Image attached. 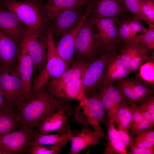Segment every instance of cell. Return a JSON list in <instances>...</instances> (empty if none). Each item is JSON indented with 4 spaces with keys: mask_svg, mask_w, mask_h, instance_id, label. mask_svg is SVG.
<instances>
[{
    "mask_svg": "<svg viewBox=\"0 0 154 154\" xmlns=\"http://www.w3.org/2000/svg\"><path fill=\"white\" fill-rule=\"evenodd\" d=\"M122 0H95L88 17L93 18H119L125 12Z\"/></svg>",
    "mask_w": 154,
    "mask_h": 154,
    "instance_id": "18",
    "label": "cell"
},
{
    "mask_svg": "<svg viewBox=\"0 0 154 154\" xmlns=\"http://www.w3.org/2000/svg\"><path fill=\"white\" fill-rule=\"evenodd\" d=\"M98 89L97 92L106 112L108 119L115 122L119 106L125 100L122 93L113 84H102Z\"/></svg>",
    "mask_w": 154,
    "mask_h": 154,
    "instance_id": "16",
    "label": "cell"
},
{
    "mask_svg": "<svg viewBox=\"0 0 154 154\" xmlns=\"http://www.w3.org/2000/svg\"><path fill=\"white\" fill-rule=\"evenodd\" d=\"M90 0H47L41 8L44 18L48 22L65 11L92 3Z\"/></svg>",
    "mask_w": 154,
    "mask_h": 154,
    "instance_id": "19",
    "label": "cell"
},
{
    "mask_svg": "<svg viewBox=\"0 0 154 154\" xmlns=\"http://www.w3.org/2000/svg\"><path fill=\"white\" fill-rule=\"evenodd\" d=\"M6 106L3 90L0 85V110L5 108Z\"/></svg>",
    "mask_w": 154,
    "mask_h": 154,
    "instance_id": "44",
    "label": "cell"
},
{
    "mask_svg": "<svg viewBox=\"0 0 154 154\" xmlns=\"http://www.w3.org/2000/svg\"><path fill=\"white\" fill-rule=\"evenodd\" d=\"M82 77L54 89L50 88L63 107L68 106L65 103L69 100H76L80 103L86 99L84 94Z\"/></svg>",
    "mask_w": 154,
    "mask_h": 154,
    "instance_id": "17",
    "label": "cell"
},
{
    "mask_svg": "<svg viewBox=\"0 0 154 154\" xmlns=\"http://www.w3.org/2000/svg\"><path fill=\"white\" fill-rule=\"evenodd\" d=\"M73 136L67 123L58 130L57 134H38L31 141L30 145L35 144L53 145L66 141H70Z\"/></svg>",
    "mask_w": 154,
    "mask_h": 154,
    "instance_id": "26",
    "label": "cell"
},
{
    "mask_svg": "<svg viewBox=\"0 0 154 154\" xmlns=\"http://www.w3.org/2000/svg\"><path fill=\"white\" fill-rule=\"evenodd\" d=\"M38 133L35 129L23 125L17 131L0 137V150L7 154L26 153L31 141Z\"/></svg>",
    "mask_w": 154,
    "mask_h": 154,
    "instance_id": "7",
    "label": "cell"
},
{
    "mask_svg": "<svg viewBox=\"0 0 154 154\" xmlns=\"http://www.w3.org/2000/svg\"><path fill=\"white\" fill-rule=\"evenodd\" d=\"M114 52H103L89 62L82 77L84 94L86 98L96 90L101 81L106 64L110 57Z\"/></svg>",
    "mask_w": 154,
    "mask_h": 154,
    "instance_id": "12",
    "label": "cell"
},
{
    "mask_svg": "<svg viewBox=\"0 0 154 154\" xmlns=\"http://www.w3.org/2000/svg\"><path fill=\"white\" fill-rule=\"evenodd\" d=\"M118 35L121 44L123 45L132 40L129 24V18L121 19L118 18L117 21Z\"/></svg>",
    "mask_w": 154,
    "mask_h": 154,
    "instance_id": "34",
    "label": "cell"
},
{
    "mask_svg": "<svg viewBox=\"0 0 154 154\" xmlns=\"http://www.w3.org/2000/svg\"><path fill=\"white\" fill-rule=\"evenodd\" d=\"M139 78L153 89L154 83V60L146 62L139 67Z\"/></svg>",
    "mask_w": 154,
    "mask_h": 154,
    "instance_id": "33",
    "label": "cell"
},
{
    "mask_svg": "<svg viewBox=\"0 0 154 154\" xmlns=\"http://www.w3.org/2000/svg\"><path fill=\"white\" fill-rule=\"evenodd\" d=\"M141 11L148 25L154 23V1L142 0Z\"/></svg>",
    "mask_w": 154,
    "mask_h": 154,
    "instance_id": "38",
    "label": "cell"
},
{
    "mask_svg": "<svg viewBox=\"0 0 154 154\" xmlns=\"http://www.w3.org/2000/svg\"><path fill=\"white\" fill-rule=\"evenodd\" d=\"M141 21L135 17L129 18L131 36L132 40L136 37L138 33H141L145 28Z\"/></svg>",
    "mask_w": 154,
    "mask_h": 154,
    "instance_id": "40",
    "label": "cell"
},
{
    "mask_svg": "<svg viewBox=\"0 0 154 154\" xmlns=\"http://www.w3.org/2000/svg\"><path fill=\"white\" fill-rule=\"evenodd\" d=\"M61 107H63L47 83L17 109L18 126L26 125L31 129L38 128L49 115L58 111Z\"/></svg>",
    "mask_w": 154,
    "mask_h": 154,
    "instance_id": "1",
    "label": "cell"
},
{
    "mask_svg": "<svg viewBox=\"0 0 154 154\" xmlns=\"http://www.w3.org/2000/svg\"><path fill=\"white\" fill-rule=\"evenodd\" d=\"M0 85L6 105L17 110L24 102L23 83L17 68L0 72Z\"/></svg>",
    "mask_w": 154,
    "mask_h": 154,
    "instance_id": "6",
    "label": "cell"
},
{
    "mask_svg": "<svg viewBox=\"0 0 154 154\" xmlns=\"http://www.w3.org/2000/svg\"><path fill=\"white\" fill-rule=\"evenodd\" d=\"M154 146L149 148H139L132 147H130L127 154H153Z\"/></svg>",
    "mask_w": 154,
    "mask_h": 154,
    "instance_id": "42",
    "label": "cell"
},
{
    "mask_svg": "<svg viewBox=\"0 0 154 154\" xmlns=\"http://www.w3.org/2000/svg\"><path fill=\"white\" fill-rule=\"evenodd\" d=\"M90 0L91 1V2H93L95 1V0Z\"/></svg>",
    "mask_w": 154,
    "mask_h": 154,
    "instance_id": "48",
    "label": "cell"
},
{
    "mask_svg": "<svg viewBox=\"0 0 154 154\" xmlns=\"http://www.w3.org/2000/svg\"><path fill=\"white\" fill-rule=\"evenodd\" d=\"M100 138L99 134L94 130H92L86 125L83 126L81 131L72 137L68 154H78L86 148L101 145L102 143Z\"/></svg>",
    "mask_w": 154,
    "mask_h": 154,
    "instance_id": "21",
    "label": "cell"
},
{
    "mask_svg": "<svg viewBox=\"0 0 154 154\" xmlns=\"http://www.w3.org/2000/svg\"><path fill=\"white\" fill-rule=\"evenodd\" d=\"M17 114V110L6 105L0 110V137L14 131L18 127Z\"/></svg>",
    "mask_w": 154,
    "mask_h": 154,
    "instance_id": "28",
    "label": "cell"
},
{
    "mask_svg": "<svg viewBox=\"0 0 154 154\" xmlns=\"http://www.w3.org/2000/svg\"><path fill=\"white\" fill-rule=\"evenodd\" d=\"M0 5H1V4H0Z\"/></svg>",
    "mask_w": 154,
    "mask_h": 154,
    "instance_id": "51",
    "label": "cell"
},
{
    "mask_svg": "<svg viewBox=\"0 0 154 154\" xmlns=\"http://www.w3.org/2000/svg\"><path fill=\"white\" fill-rule=\"evenodd\" d=\"M70 110L68 106L61 107L58 111L49 115L38 128L39 133L46 134L60 129L67 123Z\"/></svg>",
    "mask_w": 154,
    "mask_h": 154,
    "instance_id": "24",
    "label": "cell"
},
{
    "mask_svg": "<svg viewBox=\"0 0 154 154\" xmlns=\"http://www.w3.org/2000/svg\"><path fill=\"white\" fill-rule=\"evenodd\" d=\"M7 0H0V2L6 1ZM22 0V1H28L32 2L34 3H35L37 4L42 7L44 4L45 2L42 1V0Z\"/></svg>",
    "mask_w": 154,
    "mask_h": 154,
    "instance_id": "45",
    "label": "cell"
},
{
    "mask_svg": "<svg viewBox=\"0 0 154 154\" xmlns=\"http://www.w3.org/2000/svg\"><path fill=\"white\" fill-rule=\"evenodd\" d=\"M0 30L5 35L21 45L27 28L13 12L0 5Z\"/></svg>",
    "mask_w": 154,
    "mask_h": 154,
    "instance_id": "13",
    "label": "cell"
},
{
    "mask_svg": "<svg viewBox=\"0 0 154 154\" xmlns=\"http://www.w3.org/2000/svg\"><path fill=\"white\" fill-rule=\"evenodd\" d=\"M131 147L149 148L154 146V129L149 128L136 134L132 138Z\"/></svg>",
    "mask_w": 154,
    "mask_h": 154,
    "instance_id": "31",
    "label": "cell"
},
{
    "mask_svg": "<svg viewBox=\"0 0 154 154\" xmlns=\"http://www.w3.org/2000/svg\"><path fill=\"white\" fill-rule=\"evenodd\" d=\"M91 113L99 123L106 124L108 118L101 99L95 90L86 98Z\"/></svg>",
    "mask_w": 154,
    "mask_h": 154,
    "instance_id": "30",
    "label": "cell"
},
{
    "mask_svg": "<svg viewBox=\"0 0 154 154\" xmlns=\"http://www.w3.org/2000/svg\"><path fill=\"white\" fill-rule=\"evenodd\" d=\"M18 60L17 68L23 83L24 103L32 96L31 80L33 74V66L27 48L23 43L19 50Z\"/></svg>",
    "mask_w": 154,
    "mask_h": 154,
    "instance_id": "15",
    "label": "cell"
},
{
    "mask_svg": "<svg viewBox=\"0 0 154 154\" xmlns=\"http://www.w3.org/2000/svg\"><path fill=\"white\" fill-rule=\"evenodd\" d=\"M142 0H122L123 5L126 10L132 13L137 19L146 23V20L141 11Z\"/></svg>",
    "mask_w": 154,
    "mask_h": 154,
    "instance_id": "35",
    "label": "cell"
},
{
    "mask_svg": "<svg viewBox=\"0 0 154 154\" xmlns=\"http://www.w3.org/2000/svg\"><path fill=\"white\" fill-rule=\"evenodd\" d=\"M20 46L3 33L0 36V58L9 70L17 68Z\"/></svg>",
    "mask_w": 154,
    "mask_h": 154,
    "instance_id": "22",
    "label": "cell"
},
{
    "mask_svg": "<svg viewBox=\"0 0 154 154\" xmlns=\"http://www.w3.org/2000/svg\"><path fill=\"white\" fill-rule=\"evenodd\" d=\"M129 105L133 113V120L130 131L136 127L140 123L143 119V115L141 109L137 105L131 104H129Z\"/></svg>",
    "mask_w": 154,
    "mask_h": 154,
    "instance_id": "41",
    "label": "cell"
},
{
    "mask_svg": "<svg viewBox=\"0 0 154 154\" xmlns=\"http://www.w3.org/2000/svg\"><path fill=\"white\" fill-rule=\"evenodd\" d=\"M140 109L142 113L143 119L136 127L130 131L132 138L137 133L149 128H153L154 125L150 114L146 111Z\"/></svg>",
    "mask_w": 154,
    "mask_h": 154,
    "instance_id": "37",
    "label": "cell"
},
{
    "mask_svg": "<svg viewBox=\"0 0 154 154\" xmlns=\"http://www.w3.org/2000/svg\"><path fill=\"white\" fill-rule=\"evenodd\" d=\"M69 141L61 142L53 145L35 144L30 145L27 153L31 154H57L60 152Z\"/></svg>",
    "mask_w": 154,
    "mask_h": 154,
    "instance_id": "32",
    "label": "cell"
},
{
    "mask_svg": "<svg viewBox=\"0 0 154 154\" xmlns=\"http://www.w3.org/2000/svg\"><path fill=\"white\" fill-rule=\"evenodd\" d=\"M0 154H7V153L6 152L0 150Z\"/></svg>",
    "mask_w": 154,
    "mask_h": 154,
    "instance_id": "47",
    "label": "cell"
},
{
    "mask_svg": "<svg viewBox=\"0 0 154 154\" xmlns=\"http://www.w3.org/2000/svg\"><path fill=\"white\" fill-rule=\"evenodd\" d=\"M118 134L125 147H131L132 144V138L130 135L124 131L118 130Z\"/></svg>",
    "mask_w": 154,
    "mask_h": 154,
    "instance_id": "43",
    "label": "cell"
},
{
    "mask_svg": "<svg viewBox=\"0 0 154 154\" xmlns=\"http://www.w3.org/2000/svg\"><path fill=\"white\" fill-rule=\"evenodd\" d=\"M115 86L122 93L129 104L137 105L146 97L153 95L154 90L139 78L127 77L115 82Z\"/></svg>",
    "mask_w": 154,
    "mask_h": 154,
    "instance_id": "11",
    "label": "cell"
},
{
    "mask_svg": "<svg viewBox=\"0 0 154 154\" xmlns=\"http://www.w3.org/2000/svg\"><path fill=\"white\" fill-rule=\"evenodd\" d=\"M25 45L32 60L33 74H37L44 68L46 60V32L34 33L27 31L23 42Z\"/></svg>",
    "mask_w": 154,
    "mask_h": 154,
    "instance_id": "9",
    "label": "cell"
},
{
    "mask_svg": "<svg viewBox=\"0 0 154 154\" xmlns=\"http://www.w3.org/2000/svg\"><path fill=\"white\" fill-rule=\"evenodd\" d=\"M0 4L13 12L25 25L27 31L35 33H46L48 23L43 17L42 7L35 3L28 1L7 0Z\"/></svg>",
    "mask_w": 154,
    "mask_h": 154,
    "instance_id": "2",
    "label": "cell"
},
{
    "mask_svg": "<svg viewBox=\"0 0 154 154\" xmlns=\"http://www.w3.org/2000/svg\"><path fill=\"white\" fill-rule=\"evenodd\" d=\"M119 18L87 19L95 30L101 52H116L121 44L118 32L117 21Z\"/></svg>",
    "mask_w": 154,
    "mask_h": 154,
    "instance_id": "4",
    "label": "cell"
},
{
    "mask_svg": "<svg viewBox=\"0 0 154 154\" xmlns=\"http://www.w3.org/2000/svg\"><path fill=\"white\" fill-rule=\"evenodd\" d=\"M140 109L147 111L151 115L154 123V96H149L142 100L137 105Z\"/></svg>",
    "mask_w": 154,
    "mask_h": 154,
    "instance_id": "39",
    "label": "cell"
},
{
    "mask_svg": "<svg viewBox=\"0 0 154 154\" xmlns=\"http://www.w3.org/2000/svg\"><path fill=\"white\" fill-rule=\"evenodd\" d=\"M149 25V29L145 27L141 33L139 43L151 51L154 50V24Z\"/></svg>",
    "mask_w": 154,
    "mask_h": 154,
    "instance_id": "36",
    "label": "cell"
},
{
    "mask_svg": "<svg viewBox=\"0 0 154 154\" xmlns=\"http://www.w3.org/2000/svg\"><path fill=\"white\" fill-rule=\"evenodd\" d=\"M102 52L96 33L87 17L76 37L74 56L77 60L89 62Z\"/></svg>",
    "mask_w": 154,
    "mask_h": 154,
    "instance_id": "5",
    "label": "cell"
},
{
    "mask_svg": "<svg viewBox=\"0 0 154 154\" xmlns=\"http://www.w3.org/2000/svg\"><path fill=\"white\" fill-rule=\"evenodd\" d=\"M76 118L79 123L85 125H92L94 130L97 132L100 138L106 141V137L105 133L102 131L98 120L92 114L90 110L86 100L79 103L76 109Z\"/></svg>",
    "mask_w": 154,
    "mask_h": 154,
    "instance_id": "27",
    "label": "cell"
},
{
    "mask_svg": "<svg viewBox=\"0 0 154 154\" xmlns=\"http://www.w3.org/2000/svg\"><path fill=\"white\" fill-rule=\"evenodd\" d=\"M108 137L107 142L104 144V154H127L120 138L118 130L116 127L114 121L108 119L107 124Z\"/></svg>",
    "mask_w": 154,
    "mask_h": 154,
    "instance_id": "25",
    "label": "cell"
},
{
    "mask_svg": "<svg viewBox=\"0 0 154 154\" xmlns=\"http://www.w3.org/2000/svg\"><path fill=\"white\" fill-rule=\"evenodd\" d=\"M84 6L64 11L48 22V27L52 32L53 38L59 39L63 35L77 26L85 13L83 9Z\"/></svg>",
    "mask_w": 154,
    "mask_h": 154,
    "instance_id": "10",
    "label": "cell"
},
{
    "mask_svg": "<svg viewBox=\"0 0 154 154\" xmlns=\"http://www.w3.org/2000/svg\"><path fill=\"white\" fill-rule=\"evenodd\" d=\"M42 0V1H44V2H45V0Z\"/></svg>",
    "mask_w": 154,
    "mask_h": 154,
    "instance_id": "49",
    "label": "cell"
},
{
    "mask_svg": "<svg viewBox=\"0 0 154 154\" xmlns=\"http://www.w3.org/2000/svg\"><path fill=\"white\" fill-rule=\"evenodd\" d=\"M132 72L125 66L119 54H117L116 52L113 53L110 57L101 81L103 84H113L117 80L127 77Z\"/></svg>",
    "mask_w": 154,
    "mask_h": 154,
    "instance_id": "20",
    "label": "cell"
},
{
    "mask_svg": "<svg viewBox=\"0 0 154 154\" xmlns=\"http://www.w3.org/2000/svg\"><path fill=\"white\" fill-rule=\"evenodd\" d=\"M7 68L0 58V72Z\"/></svg>",
    "mask_w": 154,
    "mask_h": 154,
    "instance_id": "46",
    "label": "cell"
},
{
    "mask_svg": "<svg viewBox=\"0 0 154 154\" xmlns=\"http://www.w3.org/2000/svg\"><path fill=\"white\" fill-rule=\"evenodd\" d=\"M93 7L92 5L91 4L87 5L85 13L77 26L63 35L56 43H54L56 50L59 55L69 65L74 56L76 37Z\"/></svg>",
    "mask_w": 154,
    "mask_h": 154,
    "instance_id": "14",
    "label": "cell"
},
{
    "mask_svg": "<svg viewBox=\"0 0 154 154\" xmlns=\"http://www.w3.org/2000/svg\"><path fill=\"white\" fill-rule=\"evenodd\" d=\"M77 60L70 68L65 71L59 78L51 80L48 82V83L51 89L73 82L83 77L89 62Z\"/></svg>",
    "mask_w": 154,
    "mask_h": 154,
    "instance_id": "23",
    "label": "cell"
},
{
    "mask_svg": "<svg viewBox=\"0 0 154 154\" xmlns=\"http://www.w3.org/2000/svg\"><path fill=\"white\" fill-rule=\"evenodd\" d=\"M47 52L45 67L36 74L32 85V95L44 87L50 80L59 78L69 68L70 65L59 55L56 50L52 32L49 28L46 31Z\"/></svg>",
    "mask_w": 154,
    "mask_h": 154,
    "instance_id": "3",
    "label": "cell"
},
{
    "mask_svg": "<svg viewBox=\"0 0 154 154\" xmlns=\"http://www.w3.org/2000/svg\"><path fill=\"white\" fill-rule=\"evenodd\" d=\"M133 120V113L129 104L125 100L120 104L118 109L117 118L114 123L117 130L130 134V129Z\"/></svg>",
    "mask_w": 154,
    "mask_h": 154,
    "instance_id": "29",
    "label": "cell"
},
{
    "mask_svg": "<svg viewBox=\"0 0 154 154\" xmlns=\"http://www.w3.org/2000/svg\"><path fill=\"white\" fill-rule=\"evenodd\" d=\"M141 37V34L137 35L120 48L119 54L122 62L132 72L137 70L144 62L154 60L153 56L149 55L150 51L140 44Z\"/></svg>",
    "mask_w": 154,
    "mask_h": 154,
    "instance_id": "8",
    "label": "cell"
},
{
    "mask_svg": "<svg viewBox=\"0 0 154 154\" xmlns=\"http://www.w3.org/2000/svg\"><path fill=\"white\" fill-rule=\"evenodd\" d=\"M152 0L154 1V0Z\"/></svg>",
    "mask_w": 154,
    "mask_h": 154,
    "instance_id": "50",
    "label": "cell"
}]
</instances>
